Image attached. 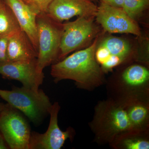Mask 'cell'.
<instances>
[{"mask_svg":"<svg viewBox=\"0 0 149 149\" xmlns=\"http://www.w3.org/2000/svg\"><path fill=\"white\" fill-rule=\"evenodd\" d=\"M97 43L96 39L88 47L53 64L51 74L54 82L73 80L77 88L90 91L103 85L104 81L103 71L95 55Z\"/></svg>","mask_w":149,"mask_h":149,"instance_id":"1","label":"cell"},{"mask_svg":"<svg viewBox=\"0 0 149 149\" xmlns=\"http://www.w3.org/2000/svg\"><path fill=\"white\" fill-rule=\"evenodd\" d=\"M89 125L95 141L100 144L110 145L120 134L133 131L124 107L109 98L96 105Z\"/></svg>","mask_w":149,"mask_h":149,"instance_id":"2","label":"cell"},{"mask_svg":"<svg viewBox=\"0 0 149 149\" xmlns=\"http://www.w3.org/2000/svg\"><path fill=\"white\" fill-rule=\"evenodd\" d=\"M149 83L148 68L132 65L123 70L117 81L107 84L109 98L119 103L133 99L149 100Z\"/></svg>","mask_w":149,"mask_h":149,"instance_id":"3","label":"cell"},{"mask_svg":"<svg viewBox=\"0 0 149 149\" xmlns=\"http://www.w3.org/2000/svg\"><path fill=\"white\" fill-rule=\"evenodd\" d=\"M0 97L35 124H39L49 114L52 106L49 97L41 89L13 86L11 91L0 89Z\"/></svg>","mask_w":149,"mask_h":149,"instance_id":"4","label":"cell"},{"mask_svg":"<svg viewBox=\"0 0 149 149\" xmlns=\"http://www.w3.org/2000/svg\"><path fill=\"white\" fill-rule=\"evenodd\" d=\"M38 54L37 67L43 72L46 67L58 59L63 24L57 22L46 14L37 16Z\"/></svg>","mask_w":149,"mask_h":149,"instance_id":"5","label":"cell"},{"mask_svg":"<svg viewBox=\"0 0 149 149\" xmlns=\"http://www.w3.org/2000/svg\"><path fill=\"white\" fill-rule=\"evenodd\" d=\"M0 133L9 148L28 149L31 131L19 110L8 104L0 112Z\"/></svg>","mask_w":149,"mask_h":149,"instance_id":"6","label":"cell"},{"mask_svg":"<svg viewBox=\"0 0 149 149\" xmlns=\"http://www.w3.org/2000/svg\"><path fill=\"white\" fill-rule=\"evenodd\" d=\"M93 18L79 17L74 21L63 24L58 59L80 49L93 39L96 32Z\"/></svg>","mask_w":149,"mask_h":149,"instance_id":"7","label":"cell"},{"mask_svg":"<svg viewBox=\"0 0 149 149\" xmlns=\"http://www.w3.org/2000/svg\"><path fill=\"white\" fill-rule=\"evenodd\" d=\"M60 109L57 102L52 104L49 111L50 119L47 130L43 134L31 132L28 149H60L68 139L73 138L74 131L72 128L63 131L59 127L58 116Z\"/></svg>","mask_w":149,"mask_h":149,"instance_id":"8","label":"cell"},{"mask_svg":"<svg viewBox=\"0 0 149 149\" xmlns=\"http://www.w3.org/2000/svg\"><path fill=\"white\" fill-rule=\"evenodd\" d=\"M95 17L97 22L109 33L141 35L138 24L122 8L101 2L97 8Z\"/></svg>","mask_w":149,"mask_h":149,"instance_id":"9","label":"cell"},{"mask_svg":"<svg viewBox=\"0 0 149 149\" xmlns=\"http://www.w3.org/2000/svg\"><path fill=\"white\" fill-rule=\"evenodd\" d=\"M0 74L4 78L19 81L25 88L38 90L45 75L37 67V59L7 61L0 64Z\"/></svg>","mask_w":149,"mask_h":149,"instance_id":"10","label":"cell"},{"mask_svg":"<svg viewBox=\"0 0 149 149\" xmlns=\"http://www.w3.org/2000/svg\"><path fill=\"white\" fill-rule=\"evenodd\" d=\"M97 8L91 0H53L46 14L54 21L61 23L75 16L95 17Z\"/></svg>","mask_w":149,"mask_h":149,"instance_id":"11","label":"cell"},{"mask_svg":"<svg viewBox=\"0 0 149 149\" xmlns=\"http://www.w3.org/2000/svg\"><path fill=\"white\" fill-rule=\"evenodd\" d=\"M10 8L22 30L27 35L38 53L37 14L22 0H5Z\"/></svg>","mask_w":149,"mask_h":149,"instance_id":"12","label":"cell"},{"mask_svg":"<svg viewBox=\"0 0 149 149\" xmlns=\"http://www.w3.org/2000/svg\"><path fill=\"white\" fill-rule=\"evenodd\" d=\"M38 53L27 35L22 29L9 37L8 61L31 60L37 58Z\"/></svg>","mask_w":149,"mask_h":149,"instance_id":"13","label":"cell"},{"mask_svg":"<svg viewBox=\"0 0 149 149\" xmlns=\"http://www.w3.org/2000/svg\"><path fill=\"white\" fill-rule=\"evenodd\" d=\"M119 103L124 107L133 131L149 132V100L133 99Z\"/></svg>","mask_w":149,"mask_h":149,"instance_id":"14","label":"cell"},{"mask_svg":"<svg viewBox=\"0 0 149 149\" xmlns=\"http://www.w3.org/2000/svg\"><path fill=\"white\" fill-rule=\"evenodd\" d=\"M110 146L117 149H149V132H125L118 136Z\"/></svg>","mask_w":149,"mask_h":149,"instance_id":"15","label":"cell"},{"mask_svg":"<svg viewBox=\"0 0 149 149\" xmlns=\"http://www.w3.org/2000/svg\"><path fill=\"white\" fill-rule=\"evenodd\" d=\"M20 29L12 10L5 0H0V37L10 36Z\"/></svg>","mask_w":149,"mask_h":149,"instance_id":"16","label":"cell"},{"mask_svg":"<svg viewBox=\"0 0 149 149\" xmlns=\"http://www.w3.org/2000/svg\"><path fill=\"white\" fill-rule=\"evenodd\" d=\"M107 48L111 55L119 57L125 60L130 55L131 49L126 40L115 37L106 38L100 44Z\"/></svg>","mask_w":149,"mask_h":149,"instance_id":"17","label":"cell"},{"mask_svg":"<svg viewBox=\"0 0 149 149\" xmlns=\"http://www.w3.org/2000/svg\"><path fill=\"white\" fill-rule=\"evenodd\" d=\"M149 0H124L122 9L134 19L148 7Z\"/></svg>","mask_w":149,"mask_h":149,"instance_id":"18","label":"cell"},{"mask_svg":"<svg viewBox=\"0 0 149 149\" xmlns=\"http://www.w3.org/2000/svg\"><path fill=\"white\" fill-rule=\"evenodd\" d=\"M37 14L46 13L48 7L53 0H22Z\"/></svg>","mask_w":149,"mask_h":149,"instance_id":"19","label":"cell"},{"mask_svg":"<svg viewBox=\"0 0 149 149\" xmlns=\"http://www.w3.org/2000/svg\"><path fill=\"white\" fill-rule=\"evenodd\" d=\"M95 55L98 63L101 65L107 60L111 55L109 51L106 47L100 45L98 47L96 48Z\"/></svg>","mask_w":149,"mask_h":149,"instance_id":"20","label":"cell"},{"mask_svg":"<svg viewBox=\"0 0 149 149\" xmlns=\"http://www.w3.org/2000/svg\"><path fill=\"white\" fill-rule=\"evenodd\" d=\"M9 36L0 37V64L8 61L7 48Z\"/></svg>","mask_w":149,"mask_h":149,"instance_id":"21","label":"cell"},{"mask_svg":"<svg viewBox=\"0 0 149 149\" xmlns=\"http://www.w3.org/2000/svg\"><path fill=\"white\" fill-rule=\"evenodd\" d=\"M101 2L105 3L109 5L122 8L124 0H100Z\"/></svg>","mask_w":149,"mask_h":149,"instance_id":"22","label":"cell"},{"mask_svg":"<svg viewBox=\"0 0 149 149\" xmlns=\"http://www.w3.org/2000/svg\"><path fill=\"white\" fill-rule=\"evenodd\" d=\"M9 149L7 144L1 133H0V149Z\"/></svg>","mask_w":149,"mask_h":149,"instance_id":"23","label":"cell"},{"mask_svg":"<svg viewBox=\"0 0 149 149\" xmlns=\"http://www.w3.org/2000/svg\"><path fill=\"white\" fill-rule=\"evenodd\" d=\"M5 106V104H3V103L1 102H0V112L3 109Z\"/></svg>","mask_w":149,"mask_h":149,"instance_id":"24","label":"cell"},{"mask_svg":"<svg viewBox=\"0 0 149 149\" xmlns=\"http://www.w3.org/2000/svg\"><path fill=\"white\" fill-rule=\"evenodd\" d=\"M91 1H92V0H91Z\"/></svg>","mask_w":149,"mask_h":149,"instance_id":"25","label":"cell"}]
</instances>
